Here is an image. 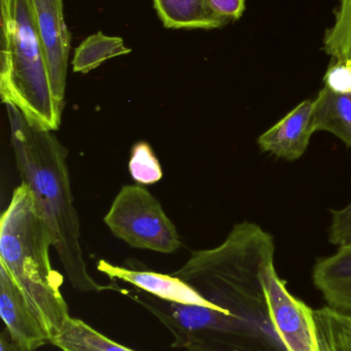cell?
I'll return each instance as SVG.
<instances>
[{"label":"cell","mask_w":351,"mask_h":351,"mask_svg":"<svg viewBox=\"0 0 351 351\" xmlns=\"http://www.w3.org/2000/svg\"><path fill=\"white\" fill-rule=\"evenodd\" d=\"M313 100H305L284 119L264 132L258 145L278 158L294 162L304 156L315 133L311 123Z\"/></svg>","instance_id":"9"},{"label":"cell","mask_w":351,"mask_h":351,"mask_svg":"<svg viewBox=\"0 0 351 351\" xmlns=\"http://www.w3.org/2000/svg\"><path fill=\"white\" fill-rule=\"evenodd\" d=\"M154 5L166 28L216 29L228 24L208 0H154Z\"/></svg>","instance_id":"12"},{"label":"cell","mask_w":351,"mask_h":351,"mask_svg":"<svg viewBox=\"0 0 351 351\" xmlns=\"http://www.w3.org/2000/svg\"><path fill=\"white\" fill-rule=\"evenodd\" d=\"M313 282L328 306L351 313V245L319 258L313 267Z\"/></svg>","instance_id":"10"},{"label":"cell","mask_w":351,"mask_h":351,"mask_svg":"<svg viewBox=\"0 0 351 351\" xmlns=\"http://www.w3.org/2000/svg\"><path fill=\"white\" fill-rule=\"evenodd\" d=\"M129 172L132 178L141 185H150L160 181L162 178L160 162L146 142H139L132 148Z\"/></svg>","instance_id":"17"},{"label":"cell","mask_w":351,"mask_h":351,"mask_svg":"<svg viewBox=\"0 0 351 351\" xmlns=\"http://www.w3.org/2000/svg\"><path fill=\"white\" fill-rule=\"evenodd\" d=\"M319 351H351V313L326 306L315 311Z\"/></svg>","instance_id":"14"},{"label":"cell","mask_w":351,"mask_h":351,"mask_svg":"<svg viewBox=\"0 0 351 351\" xmlns=\"http://www.w3.org/2000/svg\"><path fill=\"white\" fill-rule=\"evenodd\" d=\"M210 8L227 23L239 20L245 14V0H208Z\"/></svg>","instance_id":"20"},{"label":"cell","mask_w":351,"mask_h":351,"mask_svg":"<svg viewBox=\"0 0 351 351\" xmlns=\"http://www.w3.org/2000/svg\"><path fill=\"white\" fill-rule=\"evenodd\" d=\"M37 36L45 55L54 96L63 111L71 35L64 21L62 0H30Z\"/></svg>","instance_id":"6"},{"label":"cell","mask_w":351,"mask_h":351,"mask_svg":"<svg viewBox=\"0 0 351 351\" xmlns=\"http://www.w3.org/2000/svg\"><path fill=\"white\" fill-rule=\"evenodd\" d=\"M0 351H28L12 341L8 332L3 329L0 335Z\"/></svg>","instance_id":"21"},{"label":"cell","mask_w":351,"mask_h":351,"mask_svg":"<svg viewBox=\"0 0 351 351\" xmlns=\"http://www.w3.org/2000/svg\"><path fill=\"white\" fill-rule=\"evenodd\" d=\"M311 123L315 132H328L351 148V94L324 86L313 100Z\"/></svg>","instance_id":"11"},{"label":"cell","mask_w":351,"mask_h":351,"mask_svg":"<svg viewBox=\"0 0 351 351\" xmlns=\"http://www.w3.org/2000/svg\"><path fill=\"white\" fill-rule=\"evenodd\" d=\"M0 315L14 343L35 351L49 342V336L10 274L0 266Z\"/></svg>","instance_id":"8"},{"label":"cell","mask_w":351,"mask_h":351,"mask_svg":"<svg viewBox=\"0 0 351 351\" xmlns=\"http://www.w3.org/2000/svg\"><path fill=\"white\" fill-rule=\"evenodd\" d=\"M324 51L334 62L351 64V0H339L334 23L324 37Z\"/></svg>","instance_id":"16"},{"label":"cell","mask_w":351,"mask_h":351,"mask_svg":"<svg viewBox=\"0 0 351 351\" xmlns=\"http://www.w3.org/2000/svg\"><path fill=\"white\" fill-rule=\"evenodd\" d=\"M6 113L21 180L30 188L72 288L84 293L115 291V282L103 286L91 276L87 268L66 162L67 149L53 132L30 125L12 105H6Z\"/></svg>","instance_id":"1"},{"label":"cell","mask_w":351,"mask_h":351,"mask_svg":"<svg viewBox=\"0 0 351 351\" xmlns=\"http://www.w3.org/2000/svg\"><path fill=\"white\" fill-rule=\"evenodd\" d=\"M104 222L115 237L134 249L172 254L181 245L172 221L141 184L122 187Z\"/></svg>","instance_id":"4"},{"label":"cell","mask_w":351,"mask_h":351,"mask_svg":"<svg viewBox=\"0 0 351 351\" xmlns=\"http://www.w3.org/2000/svg\"><path fill=\"white\" fill-rule=\"evenodd\" d=\"M331 214L330 243L337 247L351 245V202L344 208L332 210Z\"/></svg>","instance_id":"18"},{"label":"cell","mask_w":351,"mask_h":351,"mask_svg":"<svg viewBox=\"0 0 351 351\" xmlns=\"http://www.w3.org/2000/svg\"><path fill=\"white\" fill-rule=\"evenodd\" d=\"M52 344L62 351H135L113 341L88 324L71 317Z\"/></svg>","instance_id":"13"},{"label":"cell","mask_w":351,"mask_h":351,"mask_svg":"<svg viewBox=\"0 0 351 351\" xmlns=\"http://www.w3.org/2000/svg\"><path fill=\"white\" fill-rule=\"evenodd\" d=\"M0 94L30 125L59 129L63 111L54 96L30 0H1Z\"/></svg>","instance_id":"3"},{"label":"cell","mask_w":351,"mask_h":351,"mask_svg":"<svg viewBox=\"0 0 351 351\" xmlns=\"http://www.w3.org/2000/svg\"><path fill=\"white\" fill-rule=\"evenodd\" d=\"M130 53L131 49L126 47L121 37L106 36L98 32L78 45L72 60V69L76 73L86 74L111 58Z\"/></svg>","instance_id":"15"},{"label":"cell","mask_w":351,"mask_h":351,"mask_svg":"<svg viewBox=\"0 0 351 351\" xmlns=\"http://www.w3.org/2000/svg\"><path fill=\"white\" fill-rule=\"evenodd\" d=\"M325 86L339 94H351V64L332 61L324 77Z\"/></svg>","instance_id":"19"},{"label":"cell","mask_w":351,"mask_h":351,"mask_svg":"<svg viewBox=\"0 0 351 351\" xmlns=\"http://www.w3.org/2000/svg\"><path fill=\"white\" fill-rule=\"evenodd\" d=\"M97 269L105 274L111 282L122 280V282L132 285L138 290L157 297L161 300L177 303V304L208 307V308L220 311V313H223L228 317H234V319L245 323L243 319L231 315L225 309L210 302L195 289L192 288L187 282H183L181 278H177L173 274L172 276H167V274H157V272L152 271L129 269V268L113 265V264L109 263L105 260H100L97 263ZM245 324L251 325L247 322Z\"/></svg>","instance_id":"7"},{"label":"cell","mask_w":351,"mask_h":351,"mask_svg":"<svg viewBox=\"0 0 351 351\" xmlns=\"http://www.w3.org/2000/svg\"><path fill=\"white\" fill-rule=\"evenodd\" d=\"M51 247V232L30 188L22 183L12 192L0 221V266L18 285L52 344L70 315L60 290L63 276L52 267Z\"/></svg>","instance_id":"2"},{"label":"cell","mask_w":351,"mask_h":351,"mask_svg":"<svg viewBox=\"0 0 351 351\" xmlns=\"http://www.w3.org/2000/svg\"><path fill=\"white\" fill-rule=\"evenodd\" d=\"M264 288L272 323L288 351H319L315 311L291 294L275 263L263 272Z\"/></svg>","instance_id":"5"}]
</instances>
